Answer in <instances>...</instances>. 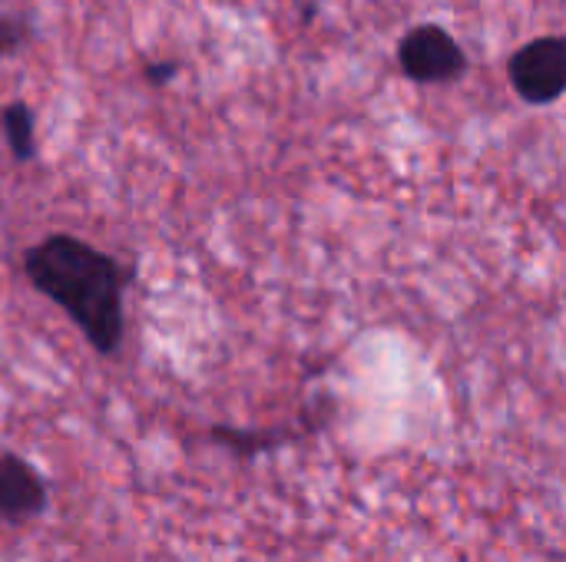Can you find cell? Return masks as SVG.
<instances>
[{
    "label": "cell",
    "instance_id": "3957f363",
    "mask_svg": "<svg viewBox=\"0 0 566 562\" xmlns=\"http://www.w3.org/2000/svg\"><path fill=\"white\" fill-rule=\"evenodd\" d=\"M398 66L411 83L441 86L468 73L464 46L438 23H418L398 40Z\"/></svg>",
    "mask_w": 566,
    "mask_h": 562
},
{
    "label": "cell",
    "instance_id": "ba28073f",
    "mask_svg": "<svg viewBox=\"0 0 566 562\" xmlns=\"http://www.w3.org/2000/svg\"><path fill=\"white\" fill-rule=\"evenodd\" d=\"M176 73H179V63H176V60H149V63L143 66V76H146V83H153V86H166Z\"/></svg>",
    "mask_w": 566,
    "mask_h": 562
},
{
    "label": "cell",
    "instance_id": "6da1fadb",
    "mask_svg": "<svg viewBox=\"0 0 566 562\" xmlns=\"http://www.w3.org/2000/svg\"><path fill=\"white\" fill-rule=\"evenodd\" d=\"M27 282L53 301L103 358L119 354L126 335V288L136 272L93 242L50 232L20 258Z\"/></svg>",
    "mask_w": 566,
    "mask_h": 562
},
{
    "label": "cell",
    "instance_id": "5b68a950",
    "mask_svg": "<svg viewBox=\"0 0 566 562\" xmlns=\"http://www.w3.org/2000/svg\"><path fill=\"white\" fill-rule=\"evenodd\" d=\"M0 129H3L10 156L17 162H33V156H36V119L23 99H10L0 106Z\"/></svg>",
    "mask_w": 566,
    "mask_h": 562
},
{
    "label": "cell",
    "instance_id": "277c9868",
    "mask_svg": "<svg viewBox=\"0 0 566 562\" xmlns=\"http://www.w3.org/2000/svg\"><path fill=\"white\" fill-rule=\"evenodd\" d=\"M50 503L46 480L20 454H0V523L20 527L36 520Z\"/></svg>",
    "mask_w": 566,
    "mask_h": 562
},
{
    "label": "cell",
    "instance_id": "7a4b0ae2",
    "mask_svg": "<svg viewBox=\"0 0 566 562\" xmlns=\"http://www.w3.org/2000/svg\"><path fill=\"white\" fill-rule=\"evenodd\" d=\"M507 79L527 106H551L566 93V36H534L507 60Z\"/></svg>",
    "mask_w": 566,
    "mask_h": 562
},
{
    "label": "cell",
    "instance_id": "52a82bcc",
    "mask_svg": "<svg viewBox=\"0 0 566 562\" xmlns=\"http://www.w3.org/2000/svg\"><path fill=\"white\" fill-rule=\"evenodd\" d=\"M33 36V26L23 13H10L0 7V60H7L10 53L23 50Z\"/></svg>",
    "mask_w": 566,
    "mask_h": 562
},
{
    "label": "cell",
    "instance_id": "8992f818",
    "mask_svg": "<svg viewBox=\"0 0 566 562\" xmlns=\"http://www.w3.org/2000/svg\"><path fill=\"white\" fill-rule=\"evenodd\" d=\"M212 444L232 450L235 457H255L262 450H272L285 444V434H265V431H235V427H212L209 434Z\"/></svg>",
    "mask_w": 566,
    "mask_h": 562
}]
</instances>
